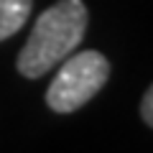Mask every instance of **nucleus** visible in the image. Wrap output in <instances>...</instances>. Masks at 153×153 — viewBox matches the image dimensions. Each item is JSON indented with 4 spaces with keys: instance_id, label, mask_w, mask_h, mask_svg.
Masks as SVG:
<instances>
[{
    "instance_id": "f03ea898",
    "label": "nucleus",
    "mask_w": 153,
    "mask_h": 153,
    "mask_svg": "<svg viewBox=\"0 0 153 153\" xmlns=\"http://www.w3.org/2000/svg\"><path fill=\"white\" fill-rule=\"evenodd\" d=\"M107 76H110V61L100 51L89 49L74 56L69 54L46 89V105L61 115L74 112L105 87Z\"/></svg>"
},
{
    "instance_id": "f257e3e1",
    "label": "nucleus",
    "mask_w": 153,
    "mask_h": 153,
    "mask_svg": "<svg viewBox=\"0 0 153 153\" xmlns=\"http://www.w3.org/2000/svg\"><path fill=\"white\" fill-rule=\"evenodd\" d=\"M87 21L89 13L82 0H59L56 5L44 10L16 59L18 71L28 79L44 76L82 44Z\"/></svg>"
},
{
    "instance_id": "20e7f679",
    "label": "nucleus",
    "mask_w": 153,
    "mask_h": 153,
    "mask_svg": "<svg viewBox=\"0 0 153 153\" xmlns=\"http://www.w3.org/2000/svg\"><path fill=\"white\" fill-rule=\"evenodd\" d=\"M140 115H143V120H146V125H151V128H153V84L146 89V94H143Z\"/></svg>"
},
{
    "instance_id": "7ed1b4c3",
    "label": "nucleus",
    "mask_w": 153,
    "mask_h": 153,
    "mask_svg": "<svg viewBox=\"0 0 153 153\" xmlns=\"http://www.w3.org/2000/svg\"><path fill=\"white\" fill-rule=\"evenodd\" d=\"M33 0H0V41L16 36L31 16Z\"/></svg>"
}]
</instances>
